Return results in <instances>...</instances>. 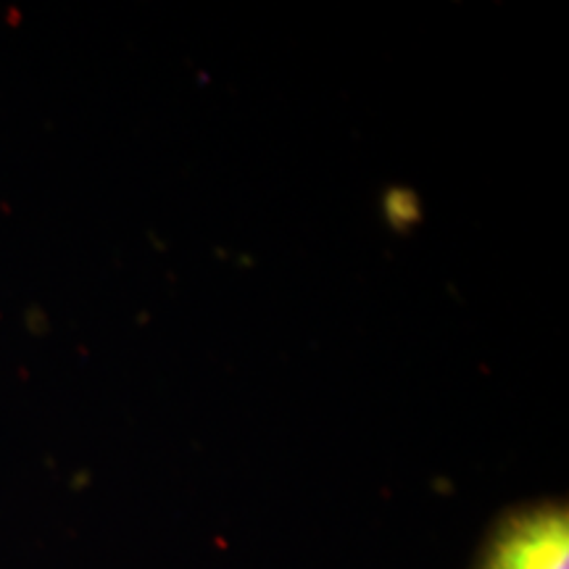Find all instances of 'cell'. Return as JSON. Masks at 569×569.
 <instances>
[{"mask_svg": "<svg viewBox=\"0 0 569 569\" xmlns=\"http://www.w3.org/2000/svg\"><path fill=\"white\" fill-rule=\"evenodd\" d=\"M386 211L390 224L396 227H409L419 219V203L409 190H393V193L386 198Z\"/></svg>", "mask_w": 569, "mask_h": 569, "instance_id": "cell-2", "label": "cell"}, {"mask_svg": "<svg viewBox=\"0 0 569 569\" xmlns=\"http://www.w3.org/2000/svg\"><path fill=\"white\" fill-rule=\"evenodd\" d=\"M472 569H569L567 503H525L503 515Z\"/></svg>", "mask_w": 569, "mask_h": 569, "instance_id": "cell-1", "label": "cell"}]
</instances>
